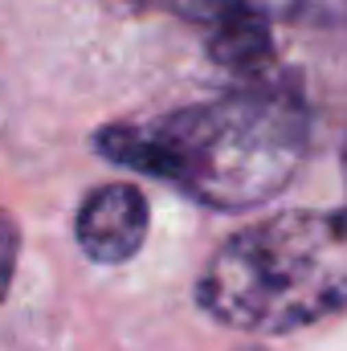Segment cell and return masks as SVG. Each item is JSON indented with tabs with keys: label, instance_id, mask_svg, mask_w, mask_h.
Segmentation results:
<instances>
[{
	"label": "cell",
	"instance_id": "5b68a950",
	"mask_svg": "<svg viewBox=\"0 0 347 351\" xmlns=\"http://www.w3.org/2000/svg\"><path fill=\"white\" fill-rule=\"evenodd\" d=\"M344 188H347V131H344ZM347 204V200H344Z\"/></svg>",
	"mask_w": 347,
	"mask_h": 351
},
{
	"label": "cell",
	"instance_id": "7a4b0ae2",
	"mask_svg": "<svg viewBox=\"0 0 347 351\" xmlns=\"http://www.w3.org/2000/svg\"><path fill=\"white\" fill-rule=\"evenodd\" d=\"M204 315L233 331H294L347 311V204L290 208L221 241L196 278Z\"/></svg>",
	"mask_w": 347,
	"mask_h": 351
},
{
	"label": "cell",
	"instance_id": "3957f363",
	"mask_svg": "<svg viewBox=\"0 0 347 351\" xmlns=\"http://www.w3.org/2000/svg\"><path fill=\"white\" fill-rule=\"evenodd\" d=\"M147 225H152L147 196L135 184L115 180V184L94 188L82 200L78 221H74V237H78V245H82V254L90 262L119 265L131 262L143 250Z\"/></svg>",
	"mask_w": 347,
	"mask_h": 351
},
{
	"label": "cell",
	"instance_id": "52a82bcc",
	"mask_svg": "<svg viewBox=\"0 0 347 351\" xmlns=\"http://www.w3.org/2000/svg\"><path fill=\"white\" fill-rule=\"evenodd\" d=\"M250 351H258V348H250Z\"/></svg>",
	"mask_w": 347,
	"mask_h": 351
},
{
	"label": "cell",
	"instance_id": "277c9868",
	"mask_svg": "<svg viewBox=\"0 0 347 351\" xmlns=\"http://www.w3.org/2000/svg\"><path fill=\"white\" fill-rule=\"evenodd\" d=\"M16 258H21V229L12 221L8 208H0V302L8 298L12 274H16Z\"/></svg>",
	"mask_w": 347,
	"mask_h": 351
},
{
	"label": "cell",
	"instance_id": "8992f818",
	"mask_svg": "<svg viewBox=\"0 0 347 351\" xmlns=\"http://www.w3.org/2000/svg\"><path fill=\"white\" fill-rule=\"evenodd\" d=\"M123 4H160V0H123Z\"/></svg>",
	"mask_w": 347,
	"mask_h": 351
},
{
	"label": "cell",
	"instance_id": "6da1fadb",
	"mask_svg": "<svg viewBox=\"0 0 347 351\" xmlns=\"http://www.w3.org/2000/svg\"><path fill=\"white\" fill-rule=\"evenodd\" d=\"M311 147V106L290 78L250 82L213 102L180 106L152 123H115L94 152L156 176L204 208L246 213L274 200Z\"/></svg>",
	"mask_w": 347,
	"mask_h": 351
}]
</instances>
